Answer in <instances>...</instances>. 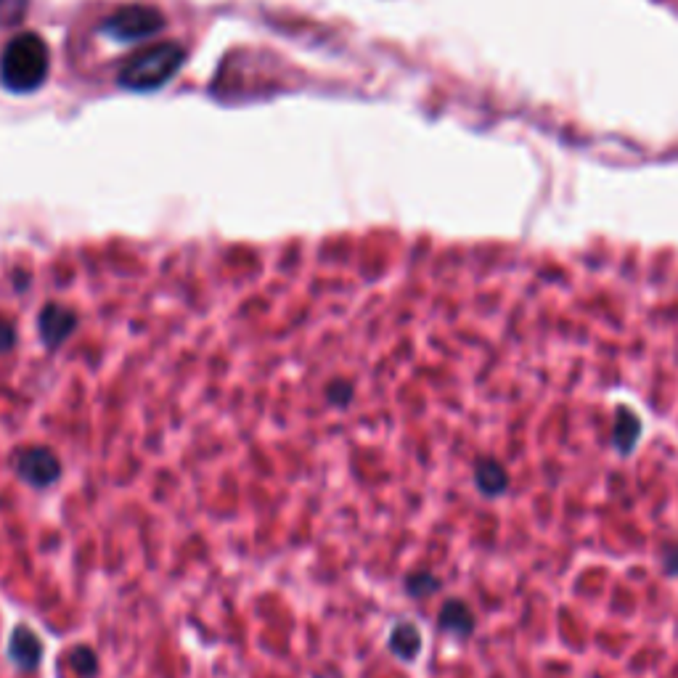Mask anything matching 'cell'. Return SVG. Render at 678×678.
<instances>
[{"instance_id":"1","label":"cell","mask_w":678,"mask_h":678,"mask_svg":"<svg viewBox=\"0 0 678 678\" xmlns=\"http://www.w3.org/2000/svg\"><path fill=\"white\" fill-rule=\"evenodd\" d=\"M165 19L157 8L133 3L117 6L98 19L96 38L109 40L106 51L117 56V80L128 88H154L165 83L181 64V46L175 40H159Z\"/></svg>"},{"instance_id":"2","label":"cell","mask_w":678,"mask_h":678,"mask_svg":"<svg viewBox=\"0 0 678 678\" xmlns=\"http://www.w3.org/2000/svg\"><path fill=\"white\" fill-rule=\"evenodd\" d=\"M48 75V48L35 35H16L0 59V80L11 91L38 88Z\"/></svg>"},{"instance_id":"3","label":"cell","mask_w":678,"mask_h":678,"mask_svg":"<svg viewBox=\"0 0 678 678\" xmlns=\"http://www.w3.org/2000/svg\"><path fill=\"white\" fill-rule=\"evenodd\" d=\"M16 472L24 483L35 485V488H48L61 477V461L46 445H32L16 456Z\"/></svg>"},{"instance_id":"4","label":"cell","mask_w":678,"mask_h":678,"mask_svg":"<svg viewBox=\"0 0 678 678\" xmlns=\"http://www.w3.org/2000/svg\"><path fill=\"white\" fill-rule=\"evenodd\" d=\"M77 326L75 310L64 308V305H48L43 308L38 318V332L40 339L46 342L48 347H59L61 342H67L72 337Z\"/></svg>"},{"instance_id":"5","label":"cell","mask_w":678,"mask_h":678,"mask_svg":"<svg viewBox=\"0 0 678 678\" xmlns=\"http://www.w3.org/2000/svg\"><path fill=\"white\" fill-rule=\"evenodd\" d=\"M8 657L14 660L22 671H32L38 668V663L43 660V641L30 631V628H14L11 633V641H8Z\"/></svg>"},{"instance_id":"6","label":"cell","mask_w":678,"mask_h":678,"mask_svg":"<svg viewBox=\"0 0 678 678\" xmlns=\"http://www.w3.org/2000/svg\"><path fill=\"white\" fill-rule=\"evenodd\" d=\"M27 6H30V0H0V59H3L8 43L16 38V35L11 38V32L19 30Z\"/></svg>"},{"instance_id":"7","label":"cell","mask_w":678,"mask_h":678,"mask_svg":"<svg viewBox=\"0 0 678 678\" xmlns=\"http://www.w3.org/2000/svg\"><path fill=\"white\" fill-rule=\"evenodd\" d=\"M440 628L448 633H456V636H469L472 633V626H475V618H472V612H469L467 604L461 602H448L440 610Z\"/></svg>"},{"instance_id":"8","label":"cell","mask_w":678,"mask_h":678,"mask_svg":"<svg viewBox=\"0 0 678 678\" xmlns=\"http://www.w3.org/2000/svg\"><path fill=\"white\" fill-rule=\"evenodd\" d=\"M390 647L400 660H414L419 655V649H422V633L416 631L411 623H400L390 633Z\"/></svg>"},{"instance_id":"9","label":"cell","mask_w":678,"mask_h":678,"mask_svg":"<svg viewBox=\"0 0 678 678\" xmlns=\"http://www.w3.org/2000/svg\"><path fill=\"white\" fill-rule=\"evenodd\" d=\"M475 483L485 496H498L506 490V472L496 461H480L475 469Z\"/></svg>"},{"instance_id":"10","label":"cell","mask_w":678,"mask_h":678,"mask_svg":"<svg viewBox=\"0 0 678 678\" xmlns=\"http://www.w3.org/2000/svg\"><path fill=\"white\" fill-rule=\"evenodd\" d=\"M641 424L639 419L628 411V408H620L618 419H615V445L620 448V453H631L636 440H639Z\"/></svg>"},{"instance_id":"11","label":"cell","mask_w":678,"mask_h":678,"mask_svg":"<svg viewBox=\"0 0 678 678\" xmlns=\"http://www.w3.org/2000/svg\"><path fill=\"white\" fill-rule=\"evenodd\" d=\"M69 663H72V671L80 678H91L98 668L96 652L88 647H77L75 652H72V657H69Z\"/></svg>"},{"instance_id":"12","label":"cell","mask_w":678,"mask_h":678,"mask_svg":"<svg viewBox=\"0 0 678 678\" xmlns=\"http://www.w3.org/2000/svg\"><path fill=\"white\" fill-rule=\"evenodd\" d=\"M437 586H440V583H437L435 575H430V573H414L406 578V591L414 596L435 594Z\"/></svg>"},{"instance_id":"13","label":"cell","mask_w":678,"mask_h":678,"mask_svg":"<svg viewBox=\"0 0 678 678\" xmlns=\"http://www.w3.org/2000/svg\"><path fill=\"white\" fill-rule=\"evenodd\" d=\"M326 400L332 403V406H347L350 400H353V387L345 379H334L332 385L326 387Z\"/></svg>"},{"instance_id":"14","label":"cell","mask_w":678,"mask_h":678,"mask_svg":"<svg viewBox=\"0 0 678 678\" xmlns=\"http://www.w3.org/2000/svg\"><path fill=\"white\" fill-rule=\"evenodd\" d=\"M16 345V329L11 326V321L0 318V353H6Z\"/></svg>"}]
</instances>
